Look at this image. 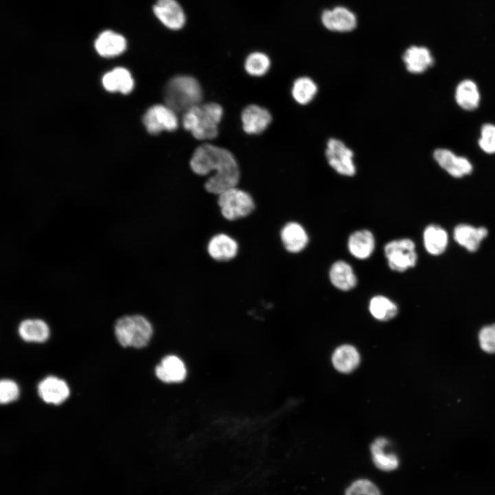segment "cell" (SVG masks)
<instances>
[{
	"label": "cell",
	"instance_id": "d6986e66",
	"mask_svg": "<svg viewBox=\"0 0 495 495\" xmlns=\"http://www.w3.org/2000/svg\"><path fill=\"white\" fill-rule=\"evenodd\" d=\"M208 252L210 256L218 261H227L234 258L238 252V245L234 239L225 234L214 235L209 241Z\"/></svg>",
	"mask_w": 495,
	"mask_h": 495
},
{
	"label": "cell",
	"instance_id": "30bf717a",
	"mask_svg": "<svg viewBox=\"0 0 495 495\" xmlns=\"http://www.w3.org/2000/svg\"><path fill=\"white\" fill-rule=\"evenodd\" d=\"M243 129L248 134L263 132L272 122L270 113L256 104H250L241 113Z\"/></svg>",
	"mask_w": 495,
	"mask_h": 495
},
{
	"label": "cell",
	"instance_id": "f1b7e54d",
	"mask_svg": "<svg viewBox=\"0 0 495 495\" xmlns=\"http://www.w3.org/2000/svg\"><path fill=\"white\" fill-rule=\"evenodd\" d=\"M372 316L379 320L386 321L394 318L397 314V305L384 296H375L369 303Z\"/></svg>",
	"mask_w": 495,
	"mask_h": 495
},
{
	"label": "cell",
	"instance_id": "8992f818",
	"mask_svg": "<svg viewBox=\"0 0 495 495\" xmlns=\"http://www.w3.org/2000/svg\"><path fill=\"white\" fill-rule=\"evenodd\" d=\"M384 253L389 267L394 271L402 272L416 264L415 245L409 239L388 242L384 246Z\"/></svg>",
	"mask_w": 495,
	"mask_h": 495
},
{
	"label": "cell",
	"instance_id": "8fae6325",
	"mask_svg": "<svg viewBox=\"0 0 495 495\" xmlns=\"http://www.w3.org/2000/svg\"><path fill=\"white\" fill-rule=\"evenodd\" d=\"M321 20L326 28L336 32L351 31L357 23L355 14L347 8L340 6L324 10Z\"/></svg>",
	"mask_w": 495,
	"mask_h": 495
},
{
	"label": "cell",
	"instance_id": "1f68e13d",
	"mask_svg": "<svg viewBox=\"0 0 495 495\" xmlns=\"http://www.w3.org/2000/svg\"><path fill=\"white\" fill-rule=\"evenodd\" d=\"M478 340L483 351L489 353H495V324L482 328Z\"/></svg>",
	"mask_w": 495,
	"mask_h": 495
},
{
	"label": "cell",
	"instance_id": "4dcf8cb0",
	"mask_svg": "<svg viewBox=\"0 0 495 495\" xmlns=\"http://www.w3.org/2000/svg\"><path fill=\"white\" fill-rule=\"evenodd\" d=\"M345 495H381V493L371 481L367 479H359L346 489Z\"/></svg>",
	"mask_w": 495,
	"mask_h": 495
},
{
	"label": "cell",
	"instance_id": "2e32d148",
	"mask_svg": "<svg viewBox=\"0 0 495 495\" xmlns=\"http://www.w3.org/2000/svg\"><path fill=\"white\" fill-rule=\"evenodd\" d=\"M155 375L166 383L181 382L186 378V368L180 358L175 355H167L156 366Z\"/></svg>",
	"mask_w": 495,
	"mask_h": 495
},
{
	"label": "cell",
	"instance_id": "d6a6232c",
	"mask_svg": "<svg viewBox=\"0 0 495 495\" xmlns=\"http://www.w3.org/2000/svg\"><path fill=\"white\" fill-rule=\"evenodd\" d=\"M481 148L487 153H495V126L487 124L483 126L479 140Z\"/></svg>",
	"mask_w": 495,
	"mask_h": 495
},
{
	"label": "cell",
	"instance_id": "836d02e7",
	"mask_svg": "<svg viewBox=\"0 0 495 495\" xmlns=\"http://www.w3.org/2000/svg\"><path fill=\"white\" fill-rule=\"evenodd\" d=\"M17 384L10 380H2L0 382V402L6 404L16 399L19 396Z\"/></svg>",
	"mask_w": 495,
	"mask_h": 495
},
{
	"label": "cell",
	"instance_id": "52a82bcc",
	"mask_svg": "<svg viewBox=\"0 0 495 495\" xmlns=\"http://www.w3.org/2000/svg\"><path fill=\"white\" fill-rule=\"evenodd\" d=\"M142 122L146 131L152 135L163 131H173L179 125L176 112L168 105L161 104L148 108L143 116Z\"/></svg>",
	"mask_w": 495,
	"mask_h": 495
},
{
	"label": "cell",
	"instance_id": "6da1fadb",
	"mask_svg": "<svg viewBox=\"0 0 495 495\" xmlns=\"http://www.w3.org/2000/svg\"><path fill=\"white\" fill-rule=\"evenodd\" d=\"M192 170L198 175H212L205 183L206 190L220 195L226 190L236 187L240 172L236 160L228 150L210 144L199 146L190 160Z\"/></svg>",
	"mask_w": 495,
	"mask_h": 495
},
{
	"label": "cell",
	"instance_id": "7c38bea8",
	"mask_svg": "<svg viewBox=\"0 0 495 495\" xmlns=\"http://www.w3.org/2000/svg\"><path fill=\"white\" fill-rule=\"evenodd\" d=\"M38 393L45 402L58 405L69 397V389L64 380L49 376L39 382Z\"/></svg>",
	"mask_w": 495,
	"mask_h": 495
},
{
	"label": "cell",
	"instance_id": "f546056e",
	"mask_svg": "<svg viewBox=\"0 0 495 495\" xmlns=\"http://www.w3.org/2000/svg\"><path fill=\"white\" fill-rule=\"evenodd\" d=\"M270 64V59L265 54L255 52L247 56L244 67L245 71L250 75L262 76L268 72Z\"/></svg>",
	"mask_w": 495,
	"mask_h": 495
},
{
	"label": "cell",
	"instance_id": "d4e9b609",
	"mask_svg": "<svg viewBox=\"0 0 495 495\" xmlns=\"http://www.w3.org/2000/svg\"><path fill=\"white\" fill-rule=\"evenodd\" d=\"M388 442L387 439L380 437L371 444V451L375 466L383 471H391L396 469L399 464L397 456L386 452Z\"/></svg>",
	"mask_w": 495,
	"mask_h": 495
},
{
	"label": "cell",
	"instance_id": "4fadbf2b",
	"mask_svg": "<svg viewBox=\"0 0 495 495\" xmlns=\"http://www.w3.org/2000/svg\"><path fill=\"white\" fill-rule=\"evenodd\" d=\"M402 58L407 70L412 74L425 72L434 62L430 50L422 45L410 46L404 52Z\"/></svg>",
	"mask_w": 495,
	"mask_h": 495
},
{
	"label": "cell",
	"instance_id": "ffe728a7",
	"mask_svg": "<svg viewBox=\"0 0 495 495\" xmlns=\"http://www.w3.org/2000/svg\"><path fill=\"white\" fill-rule=\"evenodd\" d=\"M350 253L356 258H368L375 249V239L371 232L361 230L351 234L348 240Z\"/></svg>",
	"mask_w": 495,
	"mask_h": 495
},
{
	"label": "cell",
	"instance_id": "603a6c76",
	"mask_svg": "<svg viewBox=\"0 0 495 495\" xmlns=\"http://www.w3.org/2000/svg\"><path fill=\"white\" fill-rule=\"evenodd\" d=\"M20 337L26 342H43L50 336L47 323L41 319H26L18 328Z\"/></svg>",
	"mask_w": 495,
	"mask_h": 495
},
{
	"label": "cell",
	"instance_id": "ba28073f",
	"mask_svg": "<svg viewBox=\"0 0 495 495\" xmlns=\"http://www.w3.org/2000/svg\"><path fill=\"white\" fill-rule=\"evenodd\" d=\"M325 155L329 166L340 175L351 177L355 174L353 152L342 141L330 138L327 143Z\"/></svg>",
	"mask_w": 495,
	"mask_h": 495
},
{
	"label": "cell",
	"instance_id": "9c48e42d",
	"mask_svg": "<svg viewBox=\"0 0 495 495\" xmlns=\"http://www.w3.org/2000/svg\"><path fill=\"white\" fill-rule=\"evenodd\" d=\"M153 10L158 20L170 30H180L185 25V13L176 0H157Z\"/></svg>",
	"mask_w": 495,
	"mask_h": 495
},
{
	"label": "cell",
	"instance_id": "44dd1931",
	"mask_svg": "<svg viewBox=\"0 0 495 495\" xmlns=\"http://www.w3.org/2000/svg\"><path fill=\"white\" fill-rule=\"evenodd\" d=\"M329 278L333 285L342 291L351 290L357 285L353 268L344 261H338L331 265Z\"/></svg>",
	"mask_w": 495,
	"mask_h": 495
},
{
	"label": "cell",
	"instance_id": "5b68a950",
	"mask_svg": "<svg viewBox=\"0 0 495 495\" xmlns=\"http://www.w3.org/2000/svg\"><path fill=\"white\" fill-rule=\"evenodd\" d=\"M218 205L223 217L230 221L245 217L254 209V202L250 195L236 187L219 195Z\"/></svg>",
	"mask_w": 495,
	"mask_h": 495
},
{
	"label": "cell",
	"instance_id": "277c9868",
	"mask_svg": "<svg viewBox=\"0 0 495 495\" xmlns=\"http://www.w3.org/2000/svg\"><path fill=\"white\" fill-rule=\"evenodd\" d=\"M114 331L117 340L124 347L142 348L153 335L151 324L141 315L121 317L116 321Z\"/></svg>",
	"mask_w": 495,
	"mask_h": 495
},
{
	"label": "cell",
	"instance_id": "ac0fdd59",
	"mask_svg": "<svg viewBox=\"0 0 495 495\" xmlns=\"http://www.w3.org/2000/svg\"><path fill=\"white\" fill-rule=\"evenodd\" d=\"M280 238L286 250L291 253L300 252L309 241L306 230L296 222H289L285 225L280 232Z\"/></svg>",
	"mask_w": 495,
	"mask_h": 495
},
{
	"label": "cell",
	"instance_id": "9a60e30c",
	"mask_svg": "<svg viewBox=\"0 0 495 495\" xmlns=\"http://www.w3.org/2000/svg\"><path fill=\"white\" fill-rule=\"evenodd\" d=\"M94 47L99 55L111 58L121 54L126 47L125 38L111 30L100 33L95 41Z\"/></svg>",
	"mask_w": 495,
	"mask_h": 495
},
{
	"label": "cell",
	"instance_id": "7402d4cb",
	"mask_svg": "<svg viewBox=\"0 0 495 495\" xmlns=\"http://www.w3.org/2000/svg\"><path fill=\"white\" fill-rule=\"evenodd\" d=\"M487 234V230L485 228H476L465 224L457 226L454 231L455 241L470 252L476 251Z\"/></svg>",
	"mask_w": 495,
	"mask_h": 495
},
{
	"label": "cell",
	"instance_id": "484cf974",
	"mask_svg": "<svg viewBox=\"0 0 495 495\" xmlns=\"http://www.w3.org/2000/svg\"><path fill=\"white\" fill-rule=\"evenodd\" d=\"M456 101L464 109L473 110L479 104L480 95L476 84L470 80L461 82L455 94Z\"/></svg>",
	"mask_w": 495,
	"mask_h": 495
},
{
	"label": "cell",
	"instance_id": "4316f807",
	"mask_svg": "<svg viewBox=\"0 0 495 495\" xmlns=\"http://www.w3.org/2000/svg\"><path fill=\"white\" fill-rule=\"evenodd\" d=\"M424 241L426 250L431 254H441L448 244L447 232L441 227L431 225L424 233Z\"/></svg>",
	"mask_w": 495,
	"mask_h": 495
},
{
	"label": "cell",
	"instance_id": "cb8c5ba5",
	"mask_svg": "<svg viewBox=\"0 0 495 495\" xmlns=\"http://www.w3.org/2000/svg\"><path fill=\"white\" fill-rule=\"evenodd\" d=\"M332 363L336 370L348 373L353 371L360 363V355L356 349L349 344L338 347L333 353Z\"/></svg>",
	"mask_w": 495,
	"mask_h": 495
},
{
	"label": "cell",
	"instance_id": "e0dca14e",
	"mask_svg": "<svg viewBox=\"0 0 495 495\" xmlns=\"http://www.w3.org/2000/svg\"><path fill=\"white\" fill-rule=\"evenodd\" d=\"M104 88L109 92L129 94L133 89L134 80L130 72L118 67L107 72L102 78Z\"/></svg>",
	"mask_w": 495,
	"mask_h": 495
},
{
	"label": "cell",
	"instance_id": "7a4b0ae2",
	"mask_svg": "<svg viewBox=\"0 0 495 495\" xmlns=\"http://www.w3.org/2000/svg\"><path fill=\"white\" fill-rule=\"evenodd\" d=\"M223 114L222 107L216 102L199 104L184 113L182 125L197 140H212L218 135Z\"/></svg>",
	"mask_w": 495,
	"mask_h": 495
},
{
	"label": "cell",
	"instance_id": "5bb4252c",
	"mask_svg": "<svg viewBox=\"0 0 495 495\" xmlns=\"http://www.w3.org/2000/svg\"><path fill=\"white\" fill-rule=\"evenodd\" d=\"M434 157L438 164L453 177H463L472 170V164L466 158L456 156L449 150L437 149L434 153Z\"/></svg>",
	"mask_w": 495,
	"mask_h": 495
},
{
	"label": "cell",
	"instance_id": "83f0119b",
	"mask_svg": "<svg viewBox=\"0 0 495 495\" xmlns=\"http://www.w3.org/2000/svg\"><path fill=\"white\" fill-rule=\"evenodd\" d=\"M318 92L316 82L310 78L303 76L297 78L293 83L292 95L300 104L309 103Z\"/></svg>",
	"mask_w": 495,
	"mask_h": 495
},
{
	"label": "cell",
	"instance_id": "3957f363",
	"mask_svg": "<svg viewBox=\"0 0 495 495\" xmlns=\"http://www.w3.org/2000/svg\"><path fill=\"white\" fill-rule=\"evenodd\" d=\"M164 98L166 104L175 112L184 113L200 104L203 91L199 82L194 77L177 75L167 82Z\"/></svg>",
	"mask_w": 495,
	"mask_h": 495
}]
</instances>
